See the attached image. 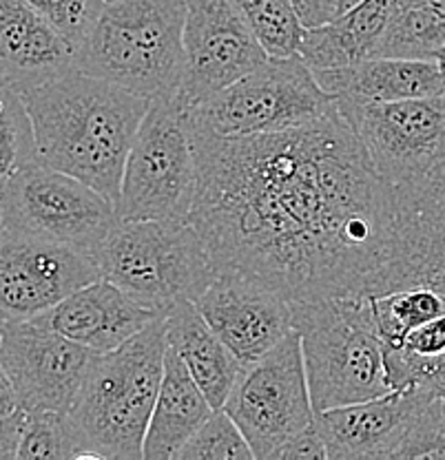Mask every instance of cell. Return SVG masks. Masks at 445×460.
<instances>
[{"label":"cell","mask_w":445,"mask_h":460,"mask_svg":"<svg viewBox=\"0 0 445 460\" xmlns=\"http://www.w3.org/2000/svg\"><path fill=\"white\" fill-rule=\"evenodd\" d=\"M186 0H113L76 49V69L151 100L182 84Z\"/></svg>","instance_id":"277c9868"},{"label":"cell","mask_w":445,"mask_h":460,"mask_svg":"<svg viewBox=\"0 0 445 460\" xmlns=\"http://www.w3.org/2000/svg\"><path fill=\"white\" fill-rule=\"evenodd\" d=\"M253 449L236 420L224 410H215L178 452L175 460H251Z\"/></svg>","instance_id":"f1b7e54d"},{"label":"cell","mask_w":445,"mask_h":460,"mask_svg":"<svg viewBox=\"0 0 445 460\" xmlns=\"http://www.w3.org/2000/svg\"><path fill=\"white\" fill-rule=\"evenodd\" d=\"M18 410L16 392H13L12 381H9L7 372H4L3 363H0V416L12 414V411Z\"/></svg>","instance_id":"e575fe53"},{"label":"cell","mask_w":445,"mask_h":460,"mask_svg":"<svg viewBox=\"0 0 445 460\" xmlns=\"http://www.w3.org/2000/svg\"><path fill=\"white\" fill-rule=\"evenodd\" d=\"M3 213H0V237H3Z\"/></svg>","instance_id":"8d00e7d4"},{"label":"cell","mask_w":445,"mask_h":460,"mask_svg":"<svg viewBox=\"0 0 445 460\" xmlns=\"http://www.w3.org/2000/svg\"><path fill=\"white\" fill-rule=\"evenodd\" d=\"M195 305L242 366L264 357L295 330L290 301L233 272H219Z\"/></svg>","instance_id":"e0dca14e"},{"label":"cell","mask_w":445,"mask_h":460,"mask_svg":"<svg viewBox=\"0 0 445 460\" xmlns=\"http://www.w3.org/2000/svg\"><path fill=\"white\" fill-rule=\"evenodd\" d=\"M104 3H113V0H104Z\"/></svg>","instance_id":"60d3db41"},{"label":"cell","mask_w":445,"mask_h":460,"mask_svg":"<svg viewBox=\"0 0 445 460\" xmlns=\"http://www.w3.org/2000/svg\"><path fill=\"white\" fill-rule=\"evenodd\" d=\"M352 3H357V0H346V4H348V7H351Z\"/></svg>","instance_id":"f35d334b"},{"label":"cell","mask_w":445,"mask_h":460,"mask_svg":"<svg viewBox=\"0 0 445 460\" xmlns=\"http://www.w3.org/2000/svg\"><path fill=\"white\" fill-rule=\"evenodd\" d=\"M439 65H441V74H443V98H445V47L441 54H439Z\"/></svg>","instance_id":"d590c367"},{"label":"cell","mask_w":445,"mask_h":460,"mask_svg":"<svg viewBox=\"0 0 445 460\" xmlns=\"http://www.w3.org/2000/svg\"><path fill=\"white\" fill-rule=\"evenodd\" d=\"M222 410L236 420L257 460H271L289 440L313 428L315 407L297 330L242 367Z\"/></svg>","instance_id":"8fae6325"},{"label":"cell","mask_w":445,"mask_h":460,"mask_svg":"<svg viewBox=\"0 0 445 460\" xmlns=\"http://www.w3.org/2000/svg\"><path fill=\"white\" fill-rule=\"evenodd\" d=\"M198 193V157L189 104L180 95L151 100L122 171L120 222H189Z\"/></svg>","instance_id":"52a82bcc"},{"label":"cell","mask_w":445,"mask_h":460,"mask_svg":"<svg viewBox=\"0 0 445 460\" xmlns=\"http://www.w3.org/2000/svg\"><path fill=\"white\" fill-rule=\"evenodd\" d=\"M22 423H25V411L22 410L0 416V460H12L18 456Z\"/></svg>","instance_id":"836d02e7"},{"label":"cell","mask_w":445,"mask_h":460,"mask_svg":"<svg viewBox=\"0 0 445 460\" xmlns=\"http://www.w3.org/2000/svg\"><path fill=\"white\" fill-rule=\"evenodd\" d=\"M337 109L315 71L293 58H268L251 74L189 107V124L219 137H248L306 127Z\"/></svg>","instance_id":"ba28073f"},{"label":"cell","mask_w":445,"mask_h":460,"mask_svg":"<svg viewBox=\"0 0 445 460\" xmlns=\"http://www.w3.org/2000/svg\"><path fill=\"white\" fill-rule=\"evenodd\" d=\"M213 411L209 399L186 370L178 352L166 345L165 374H162L160 392H157L156 405L148 419L142 458L175 460L186 440L207 423Z\"/></svg>","instance_id":"44dd1931"},{"label":"cell","mask_w":445,"mask_h":460,"mask_svg":"<svg viewBox=\"0 0 445 460\" xmlns=\"http://www.w3.org/2000/svg\"><path fill=\"white\" fill-rule=\"evenodd\" d=\"M4 230L49 239L98 257L120 222L116 204L78 177L31 164L13 175L0 190Z\"/></svg>","instance_id":"30bf717a"},{"label":"cell","mask_w":445,"mask_h":460,"mask_svg":"<svg viewBox=\"0 0 445 460\" xmlns=\"http://www.w3.org/2000/svg\"><path fill=\"white\" fill-rule=\"evenodd\" d=\"M290 3H293L297 16L306 29L333 22L339 13L348 9L346 0H290Z\"/></svg>","instance_id":"d6a6232c"},{"label":"cell","mask_w":445,"mask_h":460,"mask_svg":"<svg viewBox=\"0 0 445 460\" xmlns=\"http://www.w3.org/2000/svg\"><path fill=\"white\" fill-rule=\"evenodd\" d=\"M0 102H3V84H0Z\"/></svg>","instance_id":"74e56055"},{"label":"cell","mask_w":445,"mask_h":460,"mask_svg":"<svg viewBox=\"0 0 445 460\" xmlns=\"http://www.w3.org/2000/svg\"><path fill=\"white\" fill-rule=\"evenodd\" d=\"M166 345V319L160 316L120 348L95 354L69 410L89 458H142Z\"/></svg>","instance_id":"3957f363"},{"label":"cell","mask_w":445,"mask_h":460,"mask_svg":"<svg viewBox=\"0 0 445 460\" xmlns=\"http://www.w3.org/2000/svg\"><path fill=\"white\" fill-rule=\"evenodd\" d=\"M21 460H80L89 458L69 411H25L18 456Z\"/></svg>","instance_id":"4316f807"},{"label":"cell","mask_w":445,"mask_h":460,"mask_svg":"<svg viewBox=\"0 0 445 460\" xmlns=\"http://www.w3.org/2000/svg\"><path fill=\"white\" fill-rule=\"evenodd\" d=\"M102 279L95 259L65 243L3 228L0 237V319L45 314L80 288Z\"/></svg>","instance_id":"5bb4252c"},{"label":"cell","mask_w":445,"mask_h":460,"mask_svg":"<svg viewBox=\"0 0 445 460\" xmlns=\"http://www.w3.org/2000/svg\"><path fill=\"white\" fill-rule=\"evenodd\" d=\"M166 343L178 352L213 410H222L236 385L242 361L213 332L193 301L174 305L166 313Z\"/></svg>","instance_id":"603a6c76"},{"label":"cell","mask_w":445,"mask_h":460,"mask_svg":"<svg viewBox=\"0 0 445 460\" xmlns=\"http://www.w3.org/2000/svg\"><path fill=\"white\" fill-rule=\"evenodd\" d=\"M443 401H445V390H443Z\"/></svg>","instance_id":"b9f144b4"},{"label":"cell","mask_w":445,"mask_h":460,"mask_svg":"<svg viewBox=\"0 0 445 460\" xmlns=\"http://www.w3.org/2000/svg\"><path fill=\"white\" fill-rule=\"evenodd\" d=\"M95 263L111 281L160 314L198 301L218 277L191 222H118Z\"/></svg>","instance_id":"8992f818"},{"label":"cell","mask_w":445,"mask_h":460,"mask_svg":"<svg viewBox=\"0 0 445 460\" xmlns=\"http://www.w3.org/2000/svg\"><path fill=\"white\" fill-rule=\"evenodd\" d=\"M95 354L40 319L4 321L0 330V363L22 411H69Z\"/></svg>","instance_id":"4fadbf2b"},{"label":"cell","mask_w":445,"mask_h":460,"mask_svg":"<svg viewBox=\"0 0 445 460\" xmlns=\"http://www.w3.org/2000/svg\"><path fill=\"white\" fill-rule=\"evenodd\" d=\"M372 313L386 348H399L414 325L445 314V295L432 288L395 290L372 296Z\"/></svg>","instance_id":"d4e9b609"},{"label":"cell","mask_w":445,"mask_h":460,"mask_svg":"<svg viewBox=\"0 0 445 460\" xmlns=\"http://www.w3.org/2000/svg\"><path fill=\"white\" fill-rule=\"evenodd\" d=\"M180 95L189 107L266 62L264 47L231 0H186Z\"/></svg>","instance_id":"9a60e30c"},{"label":"cell","mask_w":445,"mask_h":460,"mask_svg":"<svg viewBox=\"0 0 445 460\" xmlns=\"http://www.w3.org/2000/svg\"><path fill=\"white\" fill-rule=\"evenodd\" d=\"M65 40L78 49L93 29L104 0H27Z\"/></svg>","instance_id":"f546056e"},{"label":"cell","mask_w":445,"mask_h":460,"mask_svg":"<svg viewBox=\"0 0 445 460\" xmlns=\"http://www.w3.org/2000/svg\"><path fill=\"white\" fill-rule=\"evenodd\" d=\"M326 460L328 452H326V443H324L322 434H319L317 423L313 428H308L306 431H301L299 436H295L293 440L284 445L281 449H277L275 456L271 460Z\"/></svg>","instance_id":"1f68e13d"},{"label":"cell","mask_w":445,"mask_h":460,"mask_svg":"<svg viewBox=\"0 0 445 460\" xmlns=\"http://www.w3.org/2000/svg\"><path fill=\"white\" fill-rule=\"evenodd\" d=\"M396 0H357L333 22L306 29L299 58L313 71L343 69L375 56Z\"/></svg>","instance_id":"7402d4cb"},{"label":"cell","mask_w":445,"mask_h":460,"mask_svg":"<svg viewBox=\"0 0 445 460\" xmlns=\"http://www.w3.org/2000/svg\"><path fill=\"white\" fill-rule=\"evenodd\" d=\"M337 102H396L443 95L439 60L375 56L343 69L315 71Z\"/></svg>","instance_id":"ffe728a7"},{"label":"cell","mask_w":445,"mask_h":460,"mask_svg":"<svg viewBox=\"0 0 445 460\" xmlns=\"http://www.w3.org/2000/svg\"><path fill=\"white\" fill-rule=\"evenodd\" d=\"M21 95L36 133L38 162L118 204L124 162L151 102L78 69Z\"/></svg>","instance_id":"7a4b0ae2"},{"label":"cell","mask_w":445,"mask_h":460,"mask_svg":"<svg viewBox=\"0 0 445 460\" xmlns=\"http://www.w3.org/2000/svg\"><path fill=\"white\" fill-rule=\"evenodd\" d=\"M408 288L445 295V160L395 186V251L381 295Z\"/></svg>","instance_id":"2e32d148"},{"label":"cell","mask_w":445,"mask_h":460,"mask_svg":"<svg viewBox=\"0 0 445 460\" xmlns=\"http://www.w3.org/2000/svg\"><path fill=\"white\" fill-rule=\"evenodd\" d=\"M76 69V49L27 0H0V84L25 93Z\"/></svg>","instance_id":"d6986e66"},{"label":"cell","mask_w":445,"mask_h":460,"mask_svg":"<svg viewBox=\"0 0 445 460\" xmlns=\"http://www.w3.org/2000/svg\"><path fill=\"white\" fill-rule=\"evenodd\" d=\"M38 164L36 133L25 100L18 91L3 86L0 102V190L21 171Z\"/></svg>","instance_id":"83f0119b"},{"label":"cell","mask_w":445,"mask_h":460,"mask_svg":"<svg viewBox=\"0 0 445 460\" xmlns=\"http://www.w3.org/2000/svg\"><path fill=\"white\" fill-rule=\"evenodd\" d=\"M239 16L244 18L260 45L271 58L299 56L301 25L290 0H231Z\"/></svg>","instance_id":"484cf974"},{"label":"cell","mask_w":445,"mask_h":460,"mask_svg":"<svg viewBox=\"0 0 445 460\" xmlns=\"http://www.w3.org/2000/svg\"><path fill=\"white\" fill-rule=\"evenodd\" d=\"M293 323L301 337L306 376L315 411L370 401L392 392L384 341L372 296H328L297 301Z\"/></svg>","instance_id":"5b68a950"},{"label":"cell","mask_w":445,"mask_h":460,"mask_svg":"<svg viewBox=\"0 0 445 460\" xmlns=\"http://www.w3.org/2000/svg\"><path fill=\"white\" fill-rule=\"evenodd\" d=\"M366 146L377 172L392 186L405 184L445 160V98L396 102H337Z\"/></svg>","instance_id":"7c38bea8"},{"label":"cell","mask_w":445,"mask_h":460,"mask_svg":"<svg viewBox=\"0 0 445 460\" xmlns=\"http://www.w3.org/2000/svg\"><path fill=\"white\" fill-rule=\"evenodd\" d=\"M404 348L421 357L445 354V314L414 325L404 339Z\"/></svg>","instance_id":"4dcf8cb0"},{"label":"cell","mask_w":445,"mask_h":460,"mask_svg":"<svg viewBox=\"0 0 445 460\" xmlns=\"http://www.w3.org/2000/svg\"><path fill=\"white\" fill-rule=\"evenodd\" d=\"M160 316L165 314L138 301L120 286L98 279L36 319L62 337L102 354L120 348Z\"/></svg>","instance_id":"ac0fdd59"},{"label":"cell","mask_w":445,"mask_h":460,"mask_svg":"<svg viewBox=\"0 0 445 460\" xmlns=\"http://www.w3.org/2000/svg\"><path fill=\"white\" fill-rule=\"evenodd\" d=\"M330 460L445 458L441 392L392 390L377 399L315 411Z\"/></svg>","instance_id":"9c48e42d"},{"label":"cell","mask_w":445,"mask_h":460,"mask_svg":"<svg viewBox=\"0 0 445 460\" xmlns=\"http://www.w3.org/2000/svg\"><path fill=\"white\" fill-rule=\"evenodd\" d=\"M191 128L198 193L189 222L215 270L286 301L379 296L395 251V186L339 109L281 133Z\"/></svg>","instance_id":"6da1fadb"},{"label":"cell","mask_w":445,"mask_h":460,"mask_svg":"<svg viewBox=\"0 0 445 460\" xmlns=\"http://www.w3.org/2000/svg\"><path fill=\"white\" fill-rule=\"evenodd\" d=\"M3 323H4V321H3V319H0V330H3Z\"/></svg>","instance_id":"ab89813d"},{"label":"cell","mask_w":445,"mask_h":460,"mask_svg":"<svg viewBox=\"0 0 445 460\" xmlns=\"http://www.w3.org/2000/svg\"><path fill=\"white\" fill-rule=\"evenodd\" d=\"M443 47L445 0H396V9L375 56L439 60Z\"/></svg>","instance_id":"cb8c5ba5"}]
</instances>
